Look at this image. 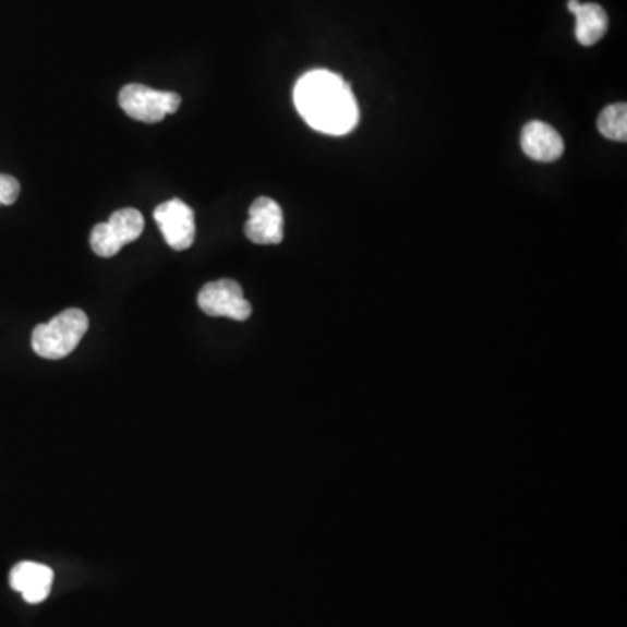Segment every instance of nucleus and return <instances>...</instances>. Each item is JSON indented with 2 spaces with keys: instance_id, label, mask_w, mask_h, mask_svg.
Listing matches in <instances>:
<instances>
[{
  "instance_id": "nucleus-3",
  "label": "nucleus",
  "mask_w": 627,
  "mask_h": 627,
  "mask_svg": "<svg viewBox=\"0 0 627 627\" xmlns=\"http://www.w3.org/2000/svg\"><path fill=\"white\" fill-rule=\"evenodd\" d=\"M182 98L177 93L157 92L143 84H128L119 93V105L134 121L156 124L177 112Z\"/></svg>"
},
{
  "instance_id": "nucleus-8",
  "label": "nucleus",
  "mask_w": 627,
  "mask_h": 627,
  "mask_svg": "<svg viewBox=\"0 0 627 627\" xmlns=\"http://www.w3.org/2000/svg\"><path fill=\"white\" fill-rule=\"evenodd\" d=\"M55 574L51 568L40 563L22 562L11 570L9 582L17 593H22L26 603H40L51 593Z\"/></svg>"
},
{
  "instance_id": "nucleus-5",
  "label": "nucleus",
  "mask_w": 627,
  "mask_h": 627,
  "mask_svg": "<svg viewBox=\"0 0 627 627\" xmlns=\"http://www.w3.org/2000/svg\"><path fill=\"white\" fill-rule=\"evenodd\" d=\"M201 311L212 317H229L246 321L251 316V303L244 299L243 288L232 279H220L204 286L197 294Z\"/></svg>"
},
{
  "instance_id": "nucleus-9",
  "label": "nucleus",
  "mask_w": 627,
  "mask_h": 627,
  "mask_svg": "<svg viewBox=\"0 0 627 627\" xmlns=\"http://www.w3.org/2000/svg\"><path fill=\"white\" fill-rule=\"evenodd\" d=\"M521 148L530 159L554 162L563 156L565 143L553 125L541 121L528 122L521 131Z\"/></svg>"
},
{
  "instance_id": "nucleus-1",
  "label": "nucleus",
  "mask_w": 627,
  "mask_h": 627,
  "mask_svg": "<svg viewBox=\"0 0 627 627\" xmlns=\"http://www.w3.org/2000/svg\"><path fill=\"white\" fill-rule=\"evenodd\" d=\"M294 105L303 121L319 133L343 136L360 121L351 86L328 70H312L294 86Z\"/></svg>"
},
{
  "instance_id": "nucleus-12",
  "label": "nucleus",
  "mask_w": 627,
  "mask_h": 627,
  "mask_svg": "<svg viewBox=\"0 0 627 627\" xmlns=\"http://www.w3.org/2000/svg\"><path fill=\"white\" fill-rule=\"evenodd\" d=\"M20 197V183L16 178L0 173V206H11Z\"/></svg>"
},
{
  "instance_id": "nucleus-4",
  "label": "nucleus",
  "mask_w": 627,
  "mask_h": 627,
  "mask_svg": "<svg viewBox=\"0 0 627 627\" xmlns=\"http://www.w3.org/2000/svg\"><path fill=\"white\" fill-rule=\"evenodd\" d=\"M145 220L134 208H122L112 213L109 221L98 224L92 232V248L101 258L118 255L125 244L133 243L142 236Z\"/></svg>"
},
{
  "instance_id": "nucleus-7",
  "label": "nucleus",
  "mask_w": 627,
  "mask_h": 627,
  "mask_svg": "<svg viewBox=\"0 0 627 627\" xmlns=\"http://www.w3.org/2000/svg\"><path fill=\"white\" fill-rule=\"evenodd\" d=\"M244 232L251 243L279 244L285 238V218L282 209L270 197H258L251 204Z\"/></svg>"
},
{
  "instance_id": "nucleus-2",
  "label": "nucleus",
  "mask_w": 627,
  "mask_h": 627,
  "mask_svg": "<svg viewBox=\"0 0 627 627\" xmlns=\"http://www.w3.org/2000/svg\"><path fill=\"white\" fill-rule=\"evenodd\" d=\"M89 328V319L81 309H67L49 323L35 326L32 349L44 360H63L77 349Z\"/></svg>"
},
{
  "instance_id": "nucleus-11",
  "label": "nucleus",
  "mask_w": 627,
  "mask_h": 627,
  "mask_svg": "<svg viewBox=\"0 0 627 627\" xmlns=\"http://www.w3.org/2000/svg\"><path fill=\"white\" fill-rule=\"evenodd\" d=\"M598 130L605 138L614 142L627 140V105L615 104L606 107L598 118Z\"/></svg>"
},
{
  "instance_id": "nucleus-10",
  "label": "nucleus",
  "mask_w": 627,
  "mask_h": 627,
  "mask_svg": "<svg viewBox=\"0 0 627 627\" xmlns=\"http://www.w3.org/2000/svg\"><path fill=\"white\" fill-rule=\"evenodd\" d=\"M568 11L576 16V37L582 46H594L608 31V16L598 4H580L579 0H568Z\"/></svg>"
},
{
  "instance_id": "nucleus-6",
  "label": "nucleus",
  "mask_w": 627,
  "mask_h": 627,
  "mask_svg": "<svg viewBox=\"0 0 627 627\" xmlns=\"http://www.w3.org/2000/svg\"><path fill=\"white\" fill-rule=\"evenodd\" d=\"M157 227L168 246L174 251L189 250L195 241V218L189 204L182 200L166 201L154 212Z\"/></svg>"
}]
</instances>
